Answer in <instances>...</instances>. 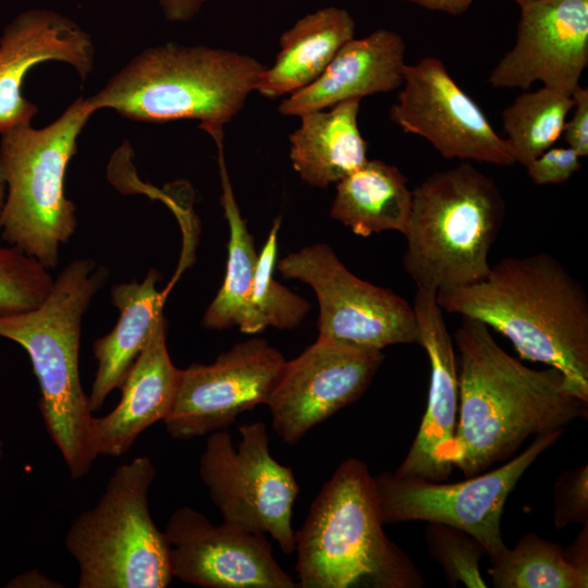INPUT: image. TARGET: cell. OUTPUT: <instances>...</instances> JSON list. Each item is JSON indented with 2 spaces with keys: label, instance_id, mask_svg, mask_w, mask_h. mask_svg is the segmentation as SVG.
Here are the masks:
<instances>
[{
  "label": "cell",
  "instance_id": "1",
  "mask_svg": "<svg viewBox=\"0 0 588 588\" xmlns=\"http://www.w3.org/2000/svg\"><path fill=\"white\" fill-rule=\"evenodd\" d=\"M460 353L458 415L438 461L465 477L507 461L530 436L565 429L588 417V401L561 371L534 369L506 353L481 321L465 318L454 334Z\"/></svg>",
  "mask_w": 588,
  "mask_h": 588
},
{
  "label": "cell",
  "instance_id": "2",
  "mask_svg": "<svg viewBox=\"0 0 588 588\" xmlns=\"http://www.w3.org/2000/svg\"><path fill=\"white\" fill-rule=\"evenodd\" d=\"M436 299L443 311L501 333L520 359L558 369L588 401V296L550 254L503 258L482 280L438 291Z\"/></svg>",
  "mask_w": 588,
  "mask_h": 588
},
{
  "label": "cell",
  "instance_id": "3",
  "mask_svg": "<svg viewBox=\"0 0 588 588\" xmlns=\"http://www.w3.org/2000/svg\"><path fill=\"white\" fill-rule=\"evenodd\" d=\"M108 278L105 266L75 259L61 270L39 307L0 316V336L16 342L29 356L47 431L74 480L84 477L98 456L78 354L83 316Z\"/></svg>",
  "mask_w": 588,
  "mask_h": 588
},
{
  "label": "cell",
  "instance_id": "4",
  "mask_svg": "<svg viewBox=\"0 0 588 588\" xmlns=\"http://www.w3.org/2000/svg\"><path fill=\"white\" fill-rule=\"evenodd\" d=\"M375 477L358 458L343 461L317 494L295 531L302 588H419L411 558L390 540Z\"/></svg>",
  "mask_w": 588,
  "mask_h": 588
},
{
  "label": "cell",
  "instance_id": "5",
  "mask_svg": "<svg viewBox=\"0 0 588 588\" xmlns=\"http://www.w3.org/2000/svg\"><path fill=\"white\" fill-rule=\"evenodd\" d=\"M265 68L232 50L167 44L142 51L85 100L93 112L112 109L135 121L222 127L256 91Z\"/></svg>",
  "mask_w": 588,
  "mask_h": 588
},
{
  "label": "cell",
  "instance_id": "6",
  "mask_svg": "<svg viewBox=\"0 0 588 588\" xmlns=\"http://www.w3.org/2000/svg\"><path fill=\"white\" fill-rule=\"evenodd\" d=\"M504 218L497 183L473 164L430 174L412 191L404 270L436 293L482 280Z\"/></svg>",
  "mask_w": 588,
  "mask_h": 588
},
{
  "label": "cell",
  "instance_id": "7",
  "mask_svg": "<svg viewBox=\"0 0 588 588\" xmlns=\"http://www.w3.org/2000/svg\"><path fill=\"white\" fill-rule=\"evenodd\" d=\"M93 113L78 98L45 127L24 123L0 135L7 183L0 237L49 270L58 266L61 245L76 231V207L65 195V174Z\"/></svg>",
  "mask_w": 588,
  "mask_h": 588
},
{
  "label": "cell",
  "instance_id": "8",
  "mask_svg": "<svg viewBox=\"0 0 588 588\" xmlns=\"http://www.w3.org/2000/svg\"><path fill=\"white\" fill-rule=\"evenodd\" d=\"M148 456L119 466L97 504L71 524L65 546L79 568V588H164L173 576L169 543L155 525Z\"/></svg>",
  "mask_w": 588,
  "mask_h": 588
},
{
  "label": "cell",
  "instance_id": "9",
  "mask_svg": "<svg viewBox=\"0 0 588 588\" xmlns=\"http://www.w3.org/2000/svg\"><path fill=\"white\" fill-rule=\"evenodd\" d=\"M238 431L236 446L224 429L208 434L199 476L224 523L269 534L284 554H291L292 512L299 490L295 476L272 457L262 421L243 425Z\"/></svg>",
  "mask_w": 588,
  "mask_h": 588
},
{
  "label": "cell",
  "instance_id": "10",
  "mask_svg": "<svg viewBox=\"0 0 588 588\" xmlns=\"http://www.w3.org/2000/svg\"><path fill=\"white\" fill-rule=\"evenodd\" d=\"M563 431L537 434L520 454L498 468L458 482L400 478L388 471L373 476L383 524L418 520L449 525L478 540L489 559L497 556L506 548L501 516L509 494Z\"/></svg>",
  "mask_w": 588,
  "mask_h": 588
},
{
  "label": "cell",
  "instance_id": "11",
  "mask_svg": "<svg viewBox=\"0 0 588 588\" xmlns=\"http://www.w3.org/2000/svg\"><path fill=\"white\" fill-rule=\"evenodd\" d=\"M285 279L308 284L319 305V338L363 350L382 351L417 342L413 305L393 291L353 274L323 243L306 246L279 260Z\"/></svg>",
  "mask_w": 588,
  "mask_h": 588
},
{
  "label": "cell",
  "instance_id": "12",
  "mask_svg": "<svg viewBox=\"0 0 588 588\" xmlns=\"http://www.w3.org/2000/svg\"><path fill=\"white\" fill-rule=\"evenodd\" d=\"M262 338L240 342L211 364L181 369L174 403L163 419L169 434L188 440L228 428L236 417L266 404L285 364Z\"/></svg>",
  "mask_w": 588,
  "mask_h": 588
},
{
  "label": "cell",
  "instance_id": "13",
  "mask_svg": "<svg viewBox=\"0 0 588 588\" xmlns=\"http://www.w3.org/2000/svg\"><path fill=\"white\" fill-rule=\"evenodd\" d=\"M390 119L403 132L427 139L446 159L516 163L506 139L497 134L480 107L438 58L406 64Z\"/></svg>",
  "mask_w": 588,
  "mask_h": 588
},
{
  "label": "cell",
  "instance_id": "14",
  "mask_svg": "<svg viewBox=\"0 0 588 588\" xmlns=\"http://www.w3.org/2000/svg\"><path fill=\"white\" fill-rule=\"evenodd\" d=\"M384 359L382 351L352 347L319 338L286 360L267 405L272 426L289 445L357 401Z\"/></svg>",
  "mask_w": 588,
  "mask_h": 588
},
{
  "label": "cell",
  "instance_id": "15",
  "mask_svg": "<svg viewBox=\"0 0 588 588\" xmlns=\"http://www.w3.org/2000/svg\"><path fill=\"white\" fill-rule=\"evenodd\" d=\"M173 578L204 588H297L282 569L265 534L176 509L164 528Z\"/></svg>",
  "mask_w": 588,
  "mask_h": 588
},
{
  "label": "cell",
  "instance_id": "16",
  "mask_svg": "<svg viewBox=\"0 0 588 588\" xmlns=\"http://www.w3.org/2000/svg\"><path fill=\"white\" fill-rule=\"evenodd\" d=\"M519 5L515 45L488 83L527 89L539 81L572 95L588 64V0H528Z\"/></svg>",
  "mask_w": 588,
  "mask_h": 588
},
{
  "label": "cell",
  "instance_id": "17",
  "mask_svg": "<svg viewBox=\"0 0 588 588\" xmlns=\"http://www.w3.org/2000/svg\"><path fill=\"white\" fill-rule=\"evenodd\" d=\"M46 61L70 64L82 82L94 70L90 36L71 19L45 9L19 13L0 36V135L32 123L38 108L23 96L28 72Z\"/></svg>",
  "mask_w": 588,
  "mask_h": 588
},
{
  "label": "cell",
  "instance_id": "18",
  "mask_svg": "<svg viewBox=\"0 0 588 588\" xmlns=\"http://www.w3.org/2000/svg\"><path fill=\"white\" fill-rule=\"evenodd\" d=\"M413 308L417 343L430 363V383L425 414L396 477L445 481L450 475L439 463V453L453 438L458 412V373L453 340L437 303L436 292L417 289Z\"/></svg>",
  "mask_w": 588,
  "mask_h": 588
},
{
  "label": "cell",
  "instance_id": "19",
  "mask_svg": "<svg viewBox=\"0 0 588 588\" xmlns=\"http://www.w3.org/2000/svg\"><path fill=\"white\" fill-rule=\"evenodd\" d=\"M405 44L395 32L380 28L351 39L310 85L291 94L279 106L284 115L331 108L350 99L389 93L404 83Z\"/></svg>",
  "mask_w": 588,
  "mask_h": 588
},
{
  "label": "cell",
  "instance_id": "20",
  "mask_svg": "<svg viewBox=\"0 0 588 588\" xmlns=\"http://www.w3.org/2000/svg\"><path fill=\"white\" fill-rule=\"evenodd\" d=\"M166 338L167 321L162 316L120 388L119 404L108 415L94 418L98 455H123L144 430L169 415L181 369L170 358Z\"/></svg>",
  "mask_w": 588,
  "mask_h": 588
},
{
  "label": "cell",
  "instance_id": "21",
  "mask_svg": "<svg viewBox=\"0 0 588 588\" xmlns=\"http://www.w3.org/2000/svg\"><path fill=\"white\" fill-rule=\"evenodd\" d=\"M160 273L150 269L143 282L115 284L111 299L119 309L114 328L93 344L97 371L88 395L93 413L108 395L121 388L131 366L146 346L158 320L163 316V294L157 290Z\"/></svg>",
  "mask_w": 588,
  "mask_h": 588
},
{
  "label": "cell",
  "instance_id": "22",
  "mask_svg": "<svg viewBox=\"0 0 588 588\" xmlns=\"http://www.w3.org/2000/svg\"><path fill=\"white\" fill-rule=\"evenodd\" d=\"M359 103L360 99H350L328 111L301 115V125L290 136V158L308 185L326 188L368 160L357 122Z\"/></svg>",
  "mask_w": 588,
  "mask_h": 588
},
{
  "label": "cell",
  "instance_id": "23",
  "mask_svg": "<svg viewBox=\"0 0 588 588\" xmlns=\"http://www.w3.org/2000/svg\"><path fill=\"white\" fill-rule=\"evenodd\" d=\"M355 28L348 11L335 7L299 19L280 37V51L274 63L262 71L256 91L277 98L310 85L354 38Z\"/></svg>",
  "mask_w": 588,
  "mask_h": 588
},
{
  "label": "cell",
  "instance_id": "24",
  "mask_svg": "<svg viewBox=\"0 0 588 588\" xmlns=\"http://www.w3.org/2000/svg\"><path fill=\"white\" fill-rule=\"evenodd\" d=\"M207 132L215 138L219 149L221 204L229 223L230 238L224 280L206 309L201 323L210 330H225L237 326L242 332L255 334L266 328L252 301L258 255L254 237L241 216L229 182L222 152V128H210Z\"/></svg>",
  "mask_w": 588,
  "mask_h": 588
},
{
  "label": "cell",
  "instance_id": "25",
  "mask_svg": "<svg viewBox=\"0 0 588 588\" xmlns=\"http://www.w3.org/2000/svg\"><path fill=\"white\" fill-rule=\"evenodd\" d=\"M330 217L367 237L383 231L404 234L412 208L407 179L393 164L367 160L336 183Z\"/></svg>",
  "mask_w": 588,
  "mask_h": 588
},
{
  "label": "cell",
  "instance_id": "26",
  "mask_svg": "<svg viewBox=\"0 0 588 588\" xmlns=\"http://www.w3.org/2000/svg\"><path fill=\"white\" fill-rule=\"evenodd\" d=\"M487 569L497 588H586L588 572L567 559L565 549L536 534H525L514 548L490 559Z\"/></svg>",
  "mask_w": 588,
  "mask_h": 588
},
{
  "label": "cell",
  "instance_id": "27",
  "mask_svg": "<svg viewBox=\"0 0 588 588\" xmlns=\"http://www.w3.org/2000/svg\"><path fill=\"white\" fill-rule=\"evenodd\" d=\"M573 105L571 95L546 86L519 94L502 113L505 139L515 162L526 167L552 147L562 136Z\"/></svg>",
  "mask_w": 588,
  "mask_h": 588
},
{
  "label": "cell",
  "instance_id": "28",
  "mask_svg": "<svg viewBox=\"0 0 588 588\" xmlns=\"http://www.w3.org/2000/svg\"><path fill=\"white\" fill-rule=\"evenodd\" d=\"M281 219L274 220L268 238L258 255L252 301L266 327L280 330L296 328L310 310V303L273 279Z\"/></svg>",
  "mask_w": 588,
  "mask_h": 588
},
{
  "label": "cell",
  "instance_id": "29",
  "mask_svg": "<svg viewBox=\"0 0 588 588\" xmlns=\"http://www.w3.org/2000/svg\"><path fill=\"white\" fill-rule=\"evenodd\" d=\"M54 278L40 261L15 246H0V316L39 307Z\"/></svg>",
  "mask_w": 588,
  "mask_h": 588
},
{
  "label": "cell",
  "instance_id": "30",
  "mask_svg": "<svg viewBox=\"0 0 588 588\" xmlns=\"http://www.w3.org/2000/svg\"><path fill=\"white\" fill-rule=\"evenodd\" d=\"M425 539L427 551L441 565L452 587H487L479 571L480 560L487 553L473 536L449 525L427 523Z\"/></svg>",
  "mask_w": 588,
  "mask_h": 588
},
{
  "label": "cell",
  "instance_id": "31",
  "mask_svg": "<svg viewBox=\"0 0 588 588\" xmlns=\"http://www.w3.org/2000/svg\"><path fill=\"white\" fill-rule=\"evenodd\" d=\"M553 522L559 529L588 524V466L565 470L554 483Z\"/></svg>",
  "mask_w": 588,
  "mask_h": 588
},
{
  "label": "cell",
  "instance_id": "32",
  "mask_svg": "<svg viewBox=\"0 0 588 588\" xmlns=\"http://www.w3.org/2000/svg\"><path fill=\"white\" fill-rule=\"evenodd\" d=\"M581 167L580 157L568 146L550 147L525 168L539 185L564 183Z\"/></svg>",
  "mask_w": 588,
  "mask_h": 588
},
{
  "label": "cell",
  "instance_id": "33",
  "mask_svg": "<svg viewBox=\"0 0 588 588\" xmlns=\"http://www.w3.org/2000/svg\"><path fill=\"white\" fill-rule=\"evenodd\" d=\"M574 113L565 122L564 140L580 158L588 155V89L577 86L572 93Z\"/></svg>",
  "mask_w": 588,
  "mask_h": 588
},
{
  "label": "cell",
  "instance_id": "34",
  "mask_svg": "<svg viewBox=\"0 0 588 588\" xmlns=\"http://www.w3.org/2000/svg\"><path fill=\"white\" fill-rule=\"evenodd\" d=\"M213 0H159L164 17L170 22H186Z\"/></svg>",
  "mask_w": 588,
  "mask_h": 588
},
{
  "label": "cell",
  "instance_id": "35",
  "mask_svg": "<svg viewBox=\"0 0 588 588\" xmlns=\"http://www.w3.org/2000/svg\"><path fill=\"white\" fill-rule=\"evenodd\" d=\"M7 587L16 588H56L63 587L53 581L49 577L45 576L37 569H32L14 577L8 583Z\"/></svg>",
  "mask_w": 588,
  "mask_h": 588
},
{
  "label": "cell",
  "instance_id": "36",
  "mask_svg": "<svg viewBox=\"0 0 588 588\" xmlns=\"http://www.w3.org/2000/svg\"><path fill=\"white\" fill-rule=\"evenodd\" d=\"M433 11L452 15L463 14L475 0H405Z\"/></svg>",
  "mask_w": 588,
  "mask_h": 588
},
{
  "label": "cell",
  "instance_id": "37",
  "mask_svg": "<svg viewBox=\"0 0 588 588\" xmlns=\"http://www.w3.org/2000/svg\"><path fill=\"white\" fill-rule=\"evenodd\" d=\"M5 195H7V183L4 179V172H3V167H2L1 156H0V211L4 204Z\"/></svg>",
  "mask_w": 588,
  "mask_h": 588
},
{
  "label": "cell",
  "instance_id": "38",
  "mask_svg": "<svg viewBox=\"0 0 588 588\" xmlns=\"http://www.w3.org/2000/svg\"><path fill=\"white\" fill-rule=\"evenodd\" d=\"M2 453H3V441L0 437V458L2 457Z\"/></svg>",
  "mask_w": 588,
  "mask_h": 588
},
{
  "label": "cell",
  "instance_id": "39",
  "mask_svg": "<svg viewBox=\"0 0 588 588\" xmlns=\"http://www.w3.org/2000/svg\"><path fill=\"white\" fill-rule=\"evenodd\" d=\"M514 1H516L518 4H520V3L525 2V1H528V0H514Z\"/></svg>",
  "mask_w": 588,
  "mask_h": 588
}]
</instances>
